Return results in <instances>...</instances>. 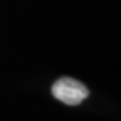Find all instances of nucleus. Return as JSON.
<instances>
[{
  "label": "nucleus",
  "mask_w": 121,
  "mask_h": 121,
  "mask_svg": "<svg viewBox=\"0 0 121 121\" xmlns=\"http://www.w3.org/2000/svg\"><path fill=\"white\" fill-rule=\"evenodd\" d=\"M53 92L54 98L61 101L67 105H77L83 99L88 98L89 91L88 88L80 83L79 80H74L72 77H61L53 85Z\"/></svg>",
  "instance_id": "1"
}]
</instances>
